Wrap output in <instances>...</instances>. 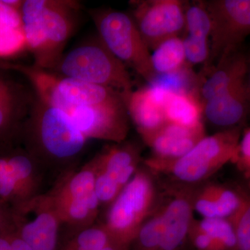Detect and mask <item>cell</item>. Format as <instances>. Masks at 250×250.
<instances>
[{
    "instance_id": "cell-1",
    "label": "cell",
    "mask_w": 250,
    "mask_h": 250,
    "mask_svg": "<svg viewBox=\"0 0 250 250\" xmlns=\"http://www.w3.org/2000/svg\"><path fill=\"white\" fill-rule=\"evenodd\" d=\"M27 151L42 167H65L83 152L88 139L70 116L35 97L26 121Z\"/></svg>"
},
{
    "instance_id": "cell-2",
    "label": "cell",
    "mask_w": 250,
    "mask_h": 250,
    "mask_svg": "<svg viewBox=\"0 0 250 250\" xmlns=\"http://www.w3.org/2000/svg\"><path fill=\"white\" fill-rule=\"evenodd\" d=\"M243 126L222 129L205 136L185 155L173 161L149 158L145 166L154 174L167 176L173 183L198 186L229 163H235Z\"/></svg>"
},
{
    "instance_id": "cell-3",
    "label": "cell",
    "mask_w": 250,
    "mask_h": 250,
    "mask_svg": "<svg viewBox=\"0 0 250 250\" xmlns=\"http://www.w3.org/2000/svg\"><path fill=\"white\" fill-rule=\"evenodd\" d=\"M154 174L141 167L108 206L103 224L113 243L126 250L152 213L159 198Z\"/></svg>"
},
{
    "instance_id": "cell-4",
    "label": "cell",
    "mask_w": 250,
    "mask_h": 250,
    "mask_svg": "<svg viewBox=\"0 0 250 250\" xmlns=\"http://www.w3.org/2000/svg\"><path fill=\"white\" fill-rule=\"evenodd\" d=\"M126 67L98 37L62 56L54 70L62 76L116 90L126 104L134 91Z\"/></svg>"
},
{
    "instance_id": "cell-5",
    "label": "cell",
    "mask_w": 250,
    "mask_h": 250,
    "mask_svg": "<svg viewBox=\"0 0 250 250\" xmlns=\"http://www.w3.org/2000/svg\"><path fill=\"white\" fill-rule=\"evenodd\" d=\"M99 37L115 57L148 83L155 77L148 48L131 15L111 9L90 11Z\"/></svg>"
},
{
    "instance_id": "cell-6",
    "label": "cell",
    "mask_w": 250,
    "mask_h": 250,
    "mask_svg": "<svg viewBox=\"0 0 250 250\" xmlns=\"http://www.w3.org/2000/svg\"><path fill=\"white\" fill-rule=\"evenodd\" d=\"M211 20L209 57L207 75L225 54L241 48L250 34V0L202 1Z\"/></svg>"
},
{
    "instance_id": "cell-7",
    "label": "cell",
    "mask_w": 250,
    "mask_h": 250,
    "mask_svg": "<svg viewBox=\"0 0 250 250\" xmlns=\"http://www.w3.org/2000/svg\"><path fill=\"white\" fill-rule=\"evenodd\" d=\"M196 187L171 182L159 193L156 203L162 225L159 250H181L187 244L195 219L193 195Z\"/></svg>"
},
{
    "instance_id": "cell-8",
    "label": "cell",
    "mask_w": 250,
    "mask_h": 250,
    "mask_svg": "<svg viewBox=\"0 0 250 250\" xmlns=\"http://www.w3.org/2000/svg\"><path fill=\"white\" fill-rule=\"evenodd\" d=\"M15 231L32 250H57L61 222L47 194L37 195L13 211Z\"/></svg>"
},
{
    "instance_id": "cell-9",
    "label": "cell",
    "mask_w": 250,
    "mask_h": 250,
    "mask_svg": "<svg viewBox=\"0 0 250 250\" xmlns=\"http://www.w3.org/2000/svg\"><path fill=\"white\" fill-rule=\"evenodd\" d=\"M186 3L179 0H147L134 3L131 15L149 50L185 31Z\"/></svg>"
},
{
    "instance_id": "cell-10",
    "label": "cell",
    "mask_w": 250,
    "mask_h": 250,
    "mask_svg": "<svg viewBox=\"0 0 250 250\" xmlns=\"http://www.w3.org/2000/svg\"><path fill=\"white\" fill-rule=\"evenodd\" d=\"M78 9L74 1L44 0L38 20L47 42L48 70L62 58L61 52L75 29Z\"/></svg>"
},
{
    "instance_id": "cell-11",
    "label": "cell",
    "mask_w": 250,
    "mask_h": 250,
    "mask_svg": "<svg viewBox=\"0 0 250 250\" xmlns=\"http://www.w3.org/2000/svg\"><path fill=\"white\" fill-rule=\"evenodd\" d=\"M250 116V98L246 79L203 103L205 119L223 130L243 126Z\"/></svg>"
},
{
    "instance_id": "cell-12",
    "label": "cell",
    "mask_w": 250,
    "mask_h": 250,
    "mask_svg": "<svg viewBox=\"0 0 250 250\" xmlns=\"http://www.w3.org/2000/svg\"><path fill=\"white\" fill-rule=\"evenodd\" d=\"M248 54L242 48L225 54L208 73L200 79L199 96L202 104L246 79Z\"/></svg>"
},
{
    "instance_id": "cell-13",
    "label": "cell",
    "mask_w": 250,
    "mask_h": 250,
    "mask_svg": "<svg viewBox=\"0 0 250 250\" xmlns=\"http://www.w3.org/2000/svg\"><path fill=\"white\" fill-rule=\"evenodd\" d=\"M205 136L204 125L188 128L166 123L159 131L144 142L152 149V159L173 161L187 154Z\"/></svg>"
},
{
    "instance_id": "cell-14",
    "label": "cell",
    "mask_w": 250,
    "mask_h": 250,
    "mask_svg": "<svg viewBox=\"0 0 250 250\" xmlns=\"http://www.w3.org/2000/svg\"><path fill=\"white\" fill-rule=\"evenodd\" d=\"M241 199L242 189L220 184H202L194 192V212L202 218L229 219L239 207Z\"/></svg>"
},
{
    "instance_id": "cell-15",
    "label": "cell",
    "mask_w": 250,
    "mask_h": 250,
    "mask_svg": "<svg viewBox=\"0 0 250 250\" xmlns=\"http://www.w3.org/2000/svg\"><path fill=\"white\" fill-rule=\"evenodd\" d=\"M95 158L97 173L104 176L122 189L129 183L141 167L139 148L127 143L110 146Z\"/></svg>"
},
{
    "instance_id": "cell-16",
    "label": "cell",
    "mask_w": 250,
    "mask_h": 250,
    "mask_svg": "<svg viewBox=\"0 0 250 250\" xmlns=\"http://www.w3.org/2000/svg\"><path fill=\"white\" fill-rule=\"evenodd\" d=\"M22 87L0 74V140L12 134L22 118L29 115L34 100Z\"/></svg>"
},
{
    "instance_id": "cell-17",
    "label": "cell",
    "mask_w": 250,
    "mask_h": 250,
    "mask_svg": "<svg viewBox=\"0 0 250 250\" xmlns=\"http://www.w3.org/2000/svg\"><path fill=\"white\" fill-rule=\"evenodd\" d=\"M126 108L143 141L159 131L167 123L164 108L153 99L147 86L133 91Z\"/></svg>"
},
{
    "instance_id": "cell-18",
    "label": "cell",
    "mask_w": 250,
    "mask_h": 250,
    "mask_svg": "<svg viewBox=\"0 0 250 250\" xmlns=\"http://www.w3.org/2000/svg\"><path fill=\"white\" fill-rule=\"evenodd\" d=\"M6 155L10 172L24 201L40 195L41 167H42L40 163L27 150L18 149Z\"/></svg>"
},
{
    "instance_id": "cell-19",
    "label": "cell",
    "mask_w": 250,
    "mask_h": 250,
    "mask_svg": "<svg viewBox=\"0 0 250 250\" xmlns=\"http://www.w3.org/2000/svg\"><path fill=\"white\" fill-rule=\"evenodd\" d=\"M96 173L97 161L95 156L80 170L65 174L47 195L55 204L88 195L95 191Z\"/></svg>"
},
{
    "instance_id": "cell-20",
    "label": "cell",
    "mask_w": 250,
    "mask_h": 250,
    "mask_svg": "<svg viewBox=\"0 0 250 250\" xmlns=\"http://www.w3.org/2000/svg\"><path fill=\"white\" fill-rule=\"evenodd\" d=\"M53 205L62 223L79 230L94 225L101 207L95 191Z\"/></svg>"
},
{
    "instance_id": "cell-21",
    "label": "cell",
    "mask_w": 250,
    "mask_h": 250,
    "mask_svg": "<svg viewBox=\"0 0 250 250\" xmlns=\"http://www.w3.org/2000/svg\"><path fill=\"white\" fill-rule=\"evenodd\" d=\"M167 123L195 128L204 125L203 104L200 97L194 94L171 95L164 107Z\"/></svg>"
},
{
    "instance_id": "cell-22",
    "label": "cell",
    "mask_w": 250,
    "mask_h": 250,
    "mask_svg": "<svg viewBox=\"0 0 250 250\" xmlns=\"http://www.w3.org/2000/svg\"><path fill=\"white\" fill-rule=\"evenodd\" d=\"M152 51L151 62L156 75L177 71L187 63L183 40L180 36L162 41Z\"/></svg>"
},
{
    "instance_id": "cell-23",
    "label": "cell",
    "mask_w": 250,
    "mask_h": 250,
    "mask_svg": "<svg viewBox=\"0 0 250 250\" xmlns=\"http://www.w3.org/2000/svg\"><path fill=\"white\" fill-rule=\"evenodd\" d=\"M211 20L202 1L186 5V43L210 45L208 39L211 34Z\"/></svg>"
},
{
    "instance_id": "cell-24",
    "label": "cell",
    "mask_w": 250,
    "mask_h": 250,
    "mask_svg": "<svg viewBox=\"0 0 250 250\" xmlns=\"http://www.w3.org/2000/svg\"><path fill=\"white\" fill-rule=\"evenodd\" d=\"M190 66L187 63L177 71L156 75L148 84L161 88L170 95L194 94L199 96L200 79Z\"/></svg>"
},
{
    "instance_id": "cell-25",
    "label": "cell",
    "mask_w": 250,
    "mask_h": 250,
    "mask_svg": "<svg viewBox=\"0 0 250 250\" xmlns=\"http://www.w3.org/2000/svg\"><path fill=\"white\" fill-rule=\"evenodd\" d=\"M113 243L104 225H91L79 230L61 250H101Z\"/></svg>"
},
{
    "instance_id": "cell-26",
    "label": "cell",
    "mask_w": 250,
    "mask_h": 250,
    "mask_svg": "<svg viewBox=\"0 0 250 250\" xmlns=\"http://www.w3.org/2000/svg\"><path fill=\"white\" fill-rule=\"evenodd\" d=\"M162 240L160 213L156 205L131 243L134 250H159Z\"/></svg>"
},
{
    "instance_id": "cell-27",
    "label": "cell",
    "mask_w": 250,
    "mask_h": 250,
    "mask_svg": "<svg viewBox=\"0 0 250 250\" xmlns=\"http://www.w3.org/2000/svg\"><path fill=\"white\" fill-rule=\"evenodd\" d=\"M236 236V250H250V192L242 190L239 207L229 218Z\"/></svg>"
},
{
    "instance_id": "cell-28",
    "label": "cell",
    "mask_w": 250,
    "mask_h": 250,
    "mask_svg": "<svg viewBox=\"0 0 250 250\" xmlns=\"http://www.w3.org/2000/svg\"><path fill=\"white\" fill-rule=\"evenodd\" d=\"M200 228L223 250H236L234 230L229 219L202 218L197 220Z\"/></svg>"
},
{
    "instance_id": "cell-29",
    "label": "cell",
    "mask_w": 250,
    "mask_h": 250,
    "mask_svg": "<svg viewBox=\"0 0 250 250\" xmlns=\"http://www.w3.org/2000/svg\"><path fill=\"white\" fill-rule=\"evenodd\" d=\"M24 202L10 172L6 154H0V204L13 212Z\"/></svg>"
},
{
    "instance_id": "cell-30",
    "label": "cell",
    "mask_w": 250,
    "mask_h": 250,
    "mask_svg": "<svg viewBox=\"0 0 250 250\" xmlns=\"http://www.w3.org/2000/svg\"><path fill=\"white\" fill-rule=\"evenodd\" d=\"M27 49L23 27L6 28L0 33V58H8Z\"/></svg>"
},
{
    "instance_id": "cell-31",
    "label": "cell",
    "mask_w": 250,
    "mask_h": 250,
    "mask_svg": "<svg viewBox=\"0 0 250 250\" xmlns=\"http://www.w3.org/2000/svg\"><path fill=\"white\" fill-rule=\"evenodd\" d=\"M188 241L195 250H223L211 237L203 231L195 219L190 226Z\"/></svg>"
},
{
    "instance_id": "cell-32",
    "label": "cell",
    "mask_w": 250,
    "mask_h": 250,
    "mask_svg": "<svg viewBox=\"0 0 250 250\" xmlns=\"http://www.w3.org/2000/svg\"><path fill=\"white\" fill-rule=\"evenodd\" d=\"M234 164L250 186V127L243 130Z\"/></svg>"
},
{
    "instance_id": "cell-33",
    "label": "cell",
    "mask_w": 250,
    "mask_h": 250,
    "mask_svg": "<svg viewBox=\"0 0 250 250\" xmlns=\"http://www.w3.org/2000/svg\"><path fill=\"white\" fill-rule=\"evenodd\" d=\"M0 23L6 27L14 29L22 28L20 10L6 4L4 0L0 1Z\"/></svg>"
},
{
    "instance_id": "cell-34",
    "label": "cell",
    "mask_w": 250,
    "mask_h": 250,
    "mask_svg": "<svg viewBox=\"0 0 250 250\" xmlns=\"http://www.w3.org/2000/svg\"><path fill=\"white\" fill-rule=\"evenodd\" d=\"M14 229L13 212L0 204V233L8 232Z\"/></svg>"
},
{
    "instance_id": "cell-35",
    "label": "cell",
    "mask_w": 250,
    "mask_h": 250,
    "mask_svg": "<svg viewBox=\"0 0 250 250\" xmlns=\"http://www.w3.org/2000/svg\"><path fill=\"white\" fill-rule=\"evenodd\" d=\"M9 236L14 250H32L30 247L28 246L27 243L18 236L15 229L9 231Z\"/></svg>"
},
{
    "instance_id": "cell-36",
    "label": "cell",
    "mask_w": 250,
    "mask_h": 250,
    "mask_svg": "<svg viewBox=\"0 0 250 250\" xmlns=\"http://www.w3.org/2000/svg\"><path fill=\"white\" fill-rule=\"evenodd\" d=\"M9 232L0 233V250H14L10 241Z\"/></svg>"
},
{
    "instance_id": "cell-37",
    "label": "cell",
    "mask_w": 250,
    "mask_h": 250,
    "mask_svg": "<svg viewBox=\"0 0 250 250\" xmlns=\"http://www.w3.org/2000/svg\"><path fill=\"white\" fill-rule=\"evenodd\" d=\"M248 54V70H247V86H248V93L250 98V52Z\"/></svg>"
},
{
    "instance_id": "cell-38",
    "label": "cell",
    "mask_w": 250,
    "mask_h": 250,
    "mask_svg": "<svg viewBox=\"0 0 250 250\" xmlns=\"http://www.w3.org/2000/svg\"><path fill=\"white\" fill-rule=\"evenodd\" d=\"M101 250H123V248H121V247L117 246V245L115 244V243H110L109 245H108L107 246L104 248L103 249Z\"/></svg>"
},
{
    "instance_id": "cell-39",
    "label": "cell",
    "mask_w": 250,
    "mask_h": 250,
    "mask_svg": "<svg viewBox=\"0 0 250 250\" xmlns=\"http://www.w3.org/2000/svg\"><path fill=\"white\" fill-rule=\"evenodd\" d=\"M185 246H186V245H185ZM185 246H184V248H182V250H194V249H193V248H192V249H187V248H186ZM191 247H192V246H191Z\"/></svg>"
}]
</instances>
